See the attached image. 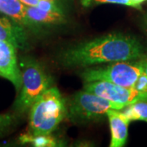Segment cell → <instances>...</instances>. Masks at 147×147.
I'll list each match as a JSON object with an SVG mask.
<instances>
[{
	"label": "cell",
	"instance_id": "8992f818",
	"mask_svg": "<svg viewBox=\"0 0 147 147\" xmlns=\"http://www.w3.org/2000/svg\"><path fill=\"white\" fill-rule=\"evenodd\" d=\"M84 88L114 102L122 110L137 101L147 100V92H140L133 87H123L106 81L85 82Z\"/></svg>",
	"mask_w": 147,
	"mask_h": 147
},
{
	"label": "cell",
	"instance_id": "30bf717a",
	"mask_svg": "<svg viewBox=\"0 0 147 147\" xmlns=\"http://www.w3.org/2000/svg\"><path fill=\"white\" fill-rule=\"evenodd\" d=\"M0 12L5 14L23 27L33 30L38 29V26L28 17L26 11V5L20 0H0Z\"/></svg>",
	"mask_w": 147,
	"mask_h": 147
},
{
	"label": "cell",
	"instance_id": "5bb4252c",
	"mask_svg": "<svg viewBox=\"0 0 147 147\" xmlns=\"http://www.w3.org/2000/svg\"><path fill=\"white\" fill-rule=\"evenodd\" d=\"M81 2L84 7H89L91 5H96L102 3H113V4L127 6L137 9H142V5L136 3L133 0H81Z\"/></svg>",
	"mask_w": 147,
	"mask_h": 147
},
{
	"label": "cell",
	"instance_id": "4fadbf2b",
	"mask_svg": "<svg viewBox=\"0 0 147 147\" xmlns=\"http://www.w3.org/2000/svg\"><path fill=\"white\" fill-rule=\"evenodd\" d=\"M21 143H29L36 147L57 146V142L50 135H32L30 133L23 134L20 137Z\"/></svg>",
	"mask_w": 147,
	"mask_h": 147
},
{
	"label": "cell",
	"instance_id": "2e32d148",
	"mask_svg": "<svg viewBox=\"0 0 147 147\" xmlns=\"http://www.w3.org/2000/svg\"><path fill=\"white\" fill-rule=\"evenodd\" d=\"M37 7L42 10L47 11L64 13V11L61 8V7L59 5L58 2L55 0H39Z\"/></svg>",
	"mask_w": 147,
	"mask_h": 147
},
{
	"label": "cell",
	"instance_id": "9a60e30c",
	"mask_svg": "<svg viewBox=\"0 0 147 147\" xmlns=\"http://www.w3.org/2000/svg\"><path fill=\"white\" fill-rule=\"evenodd\" d=\"M16 124V117L11 114H0V137L11 131Z\"/></svg>",
	"mask_w": 147,
	"mask_h": 147
},
{
	"label": "cell",
	"instance_id": "6da1fadb",
	"mask_svg": "<svg viewBox=\"0 0 147 147\" xmlns=\"http://www.w3.org/2000/svg\"><path fill=\"white\" fill-rule=\"evenodd\" d=\"M144 54L143 46L135 37L115 33L69 47L61 53L60 62L65 67H89L116 61H135Z\"/></svg>",
	"mask_w": 147,
	"mask_h": 147
},
{
	"label": "cell",
	"instance_id": "8fae6325",
	"mask_svg": "<svg viewBox=\"0 0 147 147\" xmlns=\"http://www.w3.org/2000/svg\"><path fill=\"white\" fill-rule=\"evenodd\" d=\"M26 11L28 17L38 26L42 25H57L65 21V13L47 11L37 6H26Z\"/></svg>",
	"mask_w": 147,
	"mask_h": 147
},
{
	"label": "cell",
	"instance_id": "52a82bcc",
	"mask_svg": "<svg viewBox=\"0 0 147 147\" xmlns=\"http://www.w3.org/2000/svg\"><path fill=\"white\" fill-rule=\"evenodd\" d=\"M16 49L9 42L0 41V76L9 80L19 92L22 85V73L17 63Z\"/></svg>",
	"mask_w": 147,
	"mask_h": 147
},
{
	"label": "cell",
	"instance_id": "ffe728a7",
	"mask_svg": "<svg viewBox=\"0 0 147 147\" xmlns=\"http://www.w3.org/2000/svg\"><path fill=\"white\" fill-rule=\"evenodd\" d=\"M137 4H139V5H142V3H144V2H146V0H133Z\"/></svg>",
	"mask_w": 147,
	"mask_h": 147
},
{
	"label": "cell",
	"instance_id": "44dd1931",
	"mask_svg": "<svg viewBox=\"0 0 147 147\" xmlns=\"http://www.w3.org/2000/svg\"><path fill=\"white\" fill-rule=\"evenodd\" d=\"M145 23H146V27L147 29V16L146 18V20H145Z\"/></svg>",
	"mask_w": 147,
	"mask_h": 147
},
{
	"label": "cell",
	"instance_id": "277c9868",
	"mask_svg": "<svg viewBox=\"0 0 147 147\" xmlns=\"http://www.w3.org/2000/svg\"><path fill=\"white\" fill-rule=\"evenodd\" d=\"M67 109V117L75 123L97 121L107 116L110 110H122L114 102L86 90L74 96Z\"/></svg>",
	"mask_w": 147,
	"mask_h": 147
},
{
	"label": "cell",
	"instance_id": "7a4b0ae2",
	"mask_svg": "<svg viewBox=\"0 0 147 147\" xmlns=\"http://www.w3.org/2000/svg\"><path fill=\"white\" fill-rule=\"evenodd\" d=\"M29 127L32 135H50L67 116L65 100L56 87H51L32 105Z\"/></svg>",
	"mask_w": 147,
	"mask_h": 147
},
{
	"label": "cell",
	"instance_id": "5b68a950",
	"mask_svg": "<svg viewBox=\"0 0 147 147\" xmlns=\"http://www.w3.org/2000/svg\"><path fill=\"white\" fill-rule=\"evenodd\" d=\"M143 72L138 60L111 62L105 66L88 68L81 73L84 82L106 81L113 84L132 88L140 74Z\"/></svg>",
	"mask_w": 147,
	"mask_h": 147
},
{
	"label": "cell",
	"instance_id": "ac0fdd59",
	"mask_svg": "<svg viewBox=\"0 0 147 147\" xmlns=\"http://www.w3.org/2000/svg\"><path fill=\"white\" fill-rule=\"evenodd\" d=\"M138 61L142 65L143 71L147 74V54H144L142 57L138 59Z\"/></svg>",
	"mask_w": 147,
	"mask_h": 147
},
{
	"label": "cell",
	"instance_id": "3957f363",
	"mask_svg": "<svg viewBox=\"0 0 147 147\" xmlns=\"http://www.w3.org/2000/svg\"><path fill=\"white\" fill-rule=\"evenodd\" d=\"M22 85L14 104L16 113L24 115L48 88L53 87V78L40 64L33 58L21 61Z\"/></svg>",
	"mask_w": 147,
	"mask_h": 147
},
{
	"label": "cell",
	"instance_id": "9c48e42d",
	"mask_svg": "<svg viewBox=\"0 0 147 147\" xmlns=\"http://www.w3.org/2000/svg\"><path fill=\"white\" fill-rule=\"evenodd\" d=\"M24 28L16 21L0 17V41L9 42L16 48L25 49L27 47V36Z\"/></svg>",
	"mask_w": 147,
	"mask_h": 147
},
{
	"label": "cell",
	"instance_id": "7402d4cb",
	"mask_svg": "<svg viewBox=\"0 0 147 147\" xmlns=\"http://www.w3.org/2000/svg\"><path fill=\"white\" fill-rule=\"evenodd\" d=\"M55 1H57V2H58V3H59V2H61V1H62V0H55Z\"/></svg>",
	"mask_w": 147,
	"mask_h": 147
},
{
	"label": "cell",
	"instance_id": "e0dca14e",
	"mask_svg": "<svg viewBox=\"0 0 147 147\" xmlns=\"http://www.w3.org/2000/svg\"><path fill=\"white\" fill-rule=\"evenodd\" d=\"M133 88L140 92H147V74L144 71L138 77Z\"/></svg>",
	"mask_w": 147,
	"mask_h": 147
},
{
	"label": "cell",
	"instance_id": "7c38bea8",
	"mask_svg": "<svg viewBox=\"0 0 147 147\" xmlns=\"http://www.w3.org/2000/svg\"><path fill=\"white\" fill-rule=\"evenodd\" d=\"M130 121L140 120L147 123V100H141L126 106L122 110Z\"/></svg>",
	"mask_w": 147,
	"mask_h": 147
},
{
	"label": "cell",
	"instance_id": "d6986e66",
	"mask_svg": "<svg viewBox=\"0 0 147 147\" xmlns=\"http://www.w3.org/2000/svg\"><path fill=\"white\" fill-rule=\"evenodd\" d=\"M26 6H37L39 0H20Z\"/></svg>",
	"mask_w": 147,
	"mask_h": 147
},
{
	"label": "cell",
	"instance_id": "ba28073f",
	"mask_svg": "<svg viewBox=\"0 0 147 147\" xmlns=\"http://www.w3.org/2000/svg\"><path fill=\"white\" fill-rule=\"evenodd\" d=\"M110 123L111 141L110 147H123L125 146L128 136L129 120L123 113L119 110H110L107 113Z\"/></svg>",
	"mask_w": 147,
	"mask_h": 147
}]
</instances>
